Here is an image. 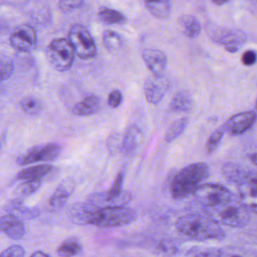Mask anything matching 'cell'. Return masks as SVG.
I'll return each mask as SVG.
<instances>
[{
  "label": "cell",
  "instance_id": "obj_34",
  "mask_svg": "<svg viewBox=\"0 0 257 257\" xmlns=\"http://www.w3.org/2000/svg\"><path fill=\"white\" fill-rule=\"evenodd\" d=\"M224 132L221 129L215 131L212 135H210L209 139L207 140L206 144V151L209 154L213 153L215 150L219 147L222 138H223Z\"/></svg>",
  "mask_w": 257,
  "mask_h": 257
},
{
  "label": "cell",
  "instance_id": "obj_1",
  "mask_svg": "<svg viewBox=\"0 0 257 257\" xmlns=\"http://www.w3.org/2000/svg\"><path fill=\"white\" fill-rule=\"evenodd\" d=\"M176 228L185 237L197 240H220L225 237L222 226L209 216L189 213L177 219Z\"/></svg>",
  "mask_w": 257,
  "mask_h": 257
},
{
  "label": "cell",
  "instance_id": "obj_2",
  "mask_svg": "<svg viewBox=\"0 0 257 257\" xmlns=\"http://www.w3.org/2000/svg\"><path fill=\"white\" fill-rule=\"evenodd\" d=\"M209 175L208 165L203 162L185 167L173 177L171 183V196L174 200H183L194 195Z\"/></svg>",
  "mask_w": 257,
  "mask_h": 257
},
{
  "label": "cell",
  "instance_id": "obj_37",
  "mask_svg": "<svg viewBox=\"0 0 257 257\" xmlns=\"http://www.w3.org/2000/svg\"><path fill=\"white\" fill-rule=\"evenodd\" d=\"M122 102V94L118 89L112 90L109 93L107 103L110 107L117 108L121 105Z\"/></svg>",
  "mask_w": 257,
  "mask_h": 257
},
{
  "label": "cell",
  "instance_id": "obj_21",
  "mask_svg": "<svg viewBox=\"0 0 257 257\" xmlns=\"http://www.w3.org/2000/svg\"><path fill=\"white\" fill-rule=\"evenodd\" d=\"M178 24L182 32L188 38H196L201 33V24L196 18L191 15L181 16L179 19Z\"/></svg>",
  "mask_w": 257,
  "mask_h": 257
},
{
  "label": "cell",
  "instance_id": "obj_43",
  "mask_svg": "<svg viewBox=\"0 0 257 257\" xmlns=\"http://www.w3.org/2000/svg\"><path fill=\"white\" fill-rule=\"evenodd\" d=\"M255 106H256V109H257V100H256V103H255Z\"/></svg>",
  "mask_w": 257,
  "mask_h": 257
},
{
  "label": "cell",
  "instance_id": "obj_31",
  "mask_svg": "<svg viewBox=\"0 0 257 257\" xmlns=\"http://www.w3.org/2000/svg\"><path fill=\"white\" fill-rule=\"evenodd\" d=\"M20 106L25 113L31 115H38L43 109L41 102L37 97L32 96L24 97L21 100Z\"/></svg>",
  "mask_w": 257,
  "mask_h": 257
},
{
  "label": "cell",
  "instance_id": "obj_24",
  "mask_svg": "<svg viewBox=\"0 0 257 257\" xmlns=\"http://www.w3.org/2000/svg\"><path fill=\"white\" fill-rule=\"evenodd\" d=\"M99 19L106 25H121L126 22V18L122 13L107 7H100L98 12Z\"/></svg>",
  "mask_w": 257,
  "mask_h": 257
},
{
  "label": "cell",
  "instance_id": "obj_9",
  "mask_svg": "<svg viewBox=\"0 0 257 257\" xmlns=\"http://www.w3.org/2000/svg\"><path fill=\"white\" fill-rule=\"evenodd\" d=\"M62 147L57 143H49L35 146L21 155L17 159L18 165H28L38 162H51L61 154Z\"/></svg>",
  "mask_w": 257,
  "mask_h": 257
},
{
  "label": "cell",
  "instance_id": "obj_42",
  "mask_svg": "<svg viewBox=\"0 0 257 257\" xmlns=\"http://www.w3.org/2000/svg\"><path fill=\"white\" fill-rule=\"evenodd\" d=\"M227 3H228V1H214L213 4H216L217 6H222L227 4Z\"/></svg>",
  "mask_w": 257,
  "mask_h": 257
},
{
  "label": "cell",
  "instance_id": "obj_41",
  "mask_svg": "<svg viewBox=\"0 0 257 257\" xmlns=\"http://www.w3.org/2000/svg\"><path fill=\"white\" fill-rule=\"evenodd\" d=\"M250 160L255 166L257 167V153H254V154L251 155Z\"/></svg>",
  "mask_w": 257,
  "mask_h": 257
},
{
  "label": "cell",
  "instance_id": "obj_26",
  "mask_svg": "<svg viewBox=\"0 0 257 257\" xmlns=\"http://www.w3.org/2000/svg\"><path fill=\"white\" fill-rule=\"evenodd\" d=\"M238 192L240 202L247 210L257 213V190L245 186H238Z\"/></svg>",
  "mask_w": 257,
  "mask_h": 257
},
{
  "label": "cell",
  "instance_id": "obj_38",
  "mask_svg": "<svg viewBox=\"0 0 257 257\" xmlns=\"http://www.w3.org/2000/svg\"><path fill=\"white\" fill-rule=\"evenodd\" d=\"M242 64L246 67L254 65L257 61V55L255 51L248 50L241 57Z\"/></svg>",
  "mask_w": 257,
  "mask_h": 257
},
{
  "label": "cell",
  "instance_id": "obj_33",
  "mask_svg": "<svg viewBox=\"0 0 257 257\" xmlns=\"http://www.w3.org/2000/svg\"><path fill=\"white\" fill-rule=\"evenodd\" d=\"M0 65H1V81L4 82L10 79L14 73L15 63L10 57L2 55L0 60Z\"/></svg>",
  "mask_w": 257,
  "mask_h": 257
},
{
  "label": "cell",
  "instance_id": "obj_35",
  "mask_svg": "<svg viewBox=\"0 0 257 257\" xmlns=\"http://www.w3.org/2000/svg\"><path fill=\"white\" fill-rule=\"evenodd\" d=\"M85 2L82 0H62L58 3V8L64 13H70L82 8Z\"/></svg>",
  "mask_w": 257,
  "mask_h": 257
},
{
  "label": "cell",
  "instance_id": "obj_40",
  "mask_svg": "<svg viewBox=\"0 0 257 257\" xmlns=\"http://www.w3.org/2000/svg\"><path fill=\"white\" fill-rule=\"evenodd\" d=\"M31 257H51L49 254L43 252V251H36L31 255Z\"/></svg>",
  "mask_w": 257,
  "mask_h": 257
},
{
  "label": "cell",
  "instance_id": "obj_15",
  "mask_svg": "<svg viewBox=\"0 0 257 257\" xmlns=\"http://www.w3.org/2000/svg\"><path fill=\"white\" fill-rule=\"evenodd\" d=\"M75 189V183L72 179L63 180L49 200V208L52 211H58L65 206L67 200Z\"/></svg>",
  "mask_w": 257,
  "mask_h": 257
},
{
  "label": "cell",
  "instance_id": "obj_17",
  "mask_svg": "<svg viewBox=\"0 0 257 257\" xmlns=\"http://www.w3.org/2000/svg\"><path fill=\"white\" fill-rule=\"evenodd\" d=\"M143 132L137 124H132L127 127L121 143V151L126 156L132 155L141 144Z\"/></svg>",
  "mask_w": 257,
  "mask_h": 257
},
{
  "label": "cell",
  "instance_id": "obj_13",
  "mask_svg": "<svg viewBox=\"0 0 257 257\" xmlns=\"http://www.w3.org/2000/svg\"><path fill=\"white\" fill-rule=\"evenodd\" d=\"M256 118V114L253 111L240 112L228 118L225 123V130L232 136L242 135L253 126Z\"/></svg>",
  "mask_w": 257,
  "mask_h": 257
},
{
  "label": "cell",
  "instance_id": "obj_6",
  "mask_svg": "<svg viewBox=\"0 0 257 257\" xmlns=\"http://www.w3.org/2000/svg\"><path fill=\"white\" fill-rule=\"evenodd\" d=\"M68 40L80 59L94 58L97 53L95 42L91 33L82 25H75L69 31Z\"/></svg>",
  "mask_w": 257,
  "mask_h": 257
},
{
  "label": "cell",
  "instance_id": "obj_3",
  "mask_svg": "<svg viewBox=\"0 0 257 257\" xmlns=\"http://www.w3.org/2000/svg\"><path fill=\"white\" fill-rule=\"evenodd\" d=\"M207 216L220 225L231 228H242L249 222V213L247 209L240 201H230L213 207L206 209Z\"/></svg>",
  "mask_w": 257,
  "mask_h": 257
},
{
  "label": "cell",
  "instance_id": "obj_28",
  "mask_svg": "<svg viewBox=\"0 0 257 257\" xmlns=\"http://www.w3.org/2000/svg\"><path fill=\"white\" fill-rule=\"evenodd\" d=\"M189 124V118L183 117L173 122L167 130L165 135V141L168 143L172 142L184 132Z\"/></svg>",
  "mask_w": 257,
  "mask_h": 257
},
{
  "label": "cell",
  "instance_id": "obj_22",
  "mask_svg": "<svg viewBox=\"0 0 257 257\" xmlns=\"http://www.w3.org/2000/svg\"><path fill=\"white\" fill-rule=\"evenodd\" d=\"M193 103V99L188 91H179L173 97L170 109L174 112H186L192 109Z\"/></svg>",
  "mask_w": 257,
  "mask_h": 257
},
{
  "label": "cell",
  "instance_id": "obj_36",
  "mask_svg": "<svg viewBox=\"0 0 257 257\" xmlns=\"http://www.w3.org/2000/svg\"><path fill=\"white\" fill-rule=\"evenodd\" d=\"M25 250L22 246L13 245L3 251L1 257H25Z\"/></svg>",
  "mask_w": 257,
  "mask_h": 257
},
{
  "label": "cell",
  "instance_id": "obj_16",
  "mask_svg": "<svg viewBox=\"0 0 257 257\" xmlns=\"http://www.w3.org/2000/svg\"><path fill=\"white\" fill-rule=\"evenodd\" d=\"M1 231L13 240H21L25 234V226L20 218L8 213L1 217Z\"/></svg>",
  "mask_w": 257,
  "mask_h": 257
},
{
  "label": "cell",
  "instance_id": "obj_8",
  "mask_svg": "<svg viewBox=\"0 0 257 257\" xmlns=\"http://www.w3.org/2000/svg\"><path fill=\"white\" fill-rule=\"evenodd\" d=\"M193 195L205 209L213 208L231 199L228 189L216 183H203Z\"/></svg>",
  "mask_w": 257,
  "mask_h": 257
},
{
  "label": "cell",
  "instance_id": "obj_39",
  "mask_svg": "<svg viewBox=\"0 0 257 257\" xmlns=\"http://www.w3.org/2000/svg\"><path fill=\"white\" fill-rule=\"evenodd\" d=\"M158 250L160 251L163 254L166 255H171L174 253L176 251L175 246L171 243V241L168 240H162L160 243L158 244Z\"/></svg>",
  "mask_w": 257,
  "mask_h": 257
},
{
  "label": "cell",
  "instance_id": "obj_30",
  "mask_svg": "<svg viewBox=\"0 0 257 257\" xmlns=\"http://www.w3.org/2000/svg\"><path fill=\"white\" fill-rule=\"evenodd\" d=\"M220 249L213 246H195L190 248L184 257H219Z\"/></svg>",
  "mask_w": 257,
  "mask_h": 257
},
{
  "label": "cell",
  "instance_id": "obj_25",
  "mask_svg": "<svg viewBox=\"0 0 257 257\" xmlns=\"http://www.w3.org/2000/svg\"><path fill=\"white\" fill-rule=\"evenodd\" d=\"M145 6L152 16L158 19H167L171 13V4L169 1L145 2Z\"/></svg>",
  "mask_w": 257,
  "mask_h": 257
},
{
  "label": "cell",
  "instance_id": "obj_32",
  "mask_svg": "<svg viewBox=\"0 0 257 257\" xmlns=\"http://www.w3.org/2000/svg\"><path fill=\"white\" fill-rule=\"evenodd\" d=\"M219 257H256L246 248L238 246H227L220 248Z\"/></svg>",
  "mask_w": 257,
  "mask_h": 257
},
{
  "label": "cell",
  "instance_id": "obj_14",
  "mask_svg": "<svg viewBox=\"0 0 257 257\" xmlns=\"http://www.w3.org/2000/svg\"><path fill=\"white\" fill-rule=\"evenodd\" d=\"M142 58L153 76H165L167 67V56L165 52L156 49H146L143 51Z\"/></svg>",
  "mask_w": 257,
  "mask_h": 257
},
{
  "label": "cell",
  "instance_id": "obj_18",
  "mask_svg": "<svg viewBox=\"0 0 257 257\" xmlns=\"http://www.w3.org/2000/svg\"><path fill=\"white\" fill-rule=\"evenodd\" d=\"M101 109V100L96 95H89L73 106L72 112L77 116H88L97 113Z\"/></svg>",
  "mask_w": 257,
  "mask_h": 257
},
{
  "label": "cell",
  "instance_id": "obj_10",
  "mask_svg": "<svg viewBox=\"0 0 257 257\" xmlns=\"http://www.w3.org/2000/svg\"><path fill=\"white\" fill-rule=\"evenodd\" d=\"M10 43L19 52L24 53L32 52L37 45V35L35 29L27 24L19 25L12 34Z\"/></svg>",
  "mask_w": 257,
  "mask_h": 257
},
{
  "label": "cell",
  "instance_id": "obj_5",
  "mask_svg": "<svg viewBox=\"0 0 257 257\" xmlns=\"http://www.w3.org/2000/svg\"><path fill=\"white\" fill-rule=\"evenodd\" d=\"M75 55L68 39H55L46 49V58L49 64L58 72L67 71L71 68Z\"/></svg>",
  "mask_w": 257,
  "mask_h": 257
},
{
  "label": "cell",
  "instance_id": "obj_4",
  "mask_svg": "<svg viewBox=\"0 0 257 257\" xmlns=\"http://www.w3.org/2000/svg\"><path fill=\"white\" fill-rule=\"evenodd\" d=\"M137 218V212L125 206L100 207L92 225L100 228L124 226L135 222Z\"/></svg>",
  "mask_w": 257,
  "mask_h": 257
},
{
  "label": "cell",
  "instance_id": "obj_23",
  "mask_svg": "<svg viewBox=\"0 0 257 257\" xmlns=\"http://www.w3.org/2000/svg\"><path fill=\"white\" fill-rule=\"evenodd\" d=\"M82 251V244L76 237L66 239L57 249L60 257H73L79 255Z\"/></svg>",
  "mask_w": 257,
  "mask_h": 257
},
{
  "label": "cell",
  "instance_id": "obj_19",
  "mask_svg": "<svg viewBox=\"0 0 257 257\" xmlns=\"http://www.w3.org/2000/svg\"><path fill=\"white\" fill-rule=\"evenodd\" d=\"M54 169L52 165L48 164L29 167L19 171L17 179L24 181H41L42 179L51 174Z\"/></svg>",
  "mask_w": 257,
  "mask_h": 257
},
{
  "label": "cell",
  "instance_id": "obj_11",
  "mask_svg": "<svg viewBox=\"0 0 257 257\" xmlns=\"http://www.w3.org/2000/svg\"><path fill=\"white\" fill-rule=\"evenodd\" d=\"M99 208L89 201L76 203L69 210V218L76 225H92Z\"/></svg>",
  "mask_w": 257,
  "mask_h": 257
},
{
  "label": "cell",
  "instance_id": "obj_29",
  "mask_svg": "<svg viewBox=\"0 0 257 257\" xmlns=\"http://www.w3.org/2000/svg\"><path fill=\"white\" fill-rule=\"evenodd\" d=\"M42 186V181H25L19 184L14 191L17 199L30 196L37 192Z\"/></svg>",
  "mask_w": 257,
  "mask_h": 257
},
{
  "label": "cell",
  "instance_id": "obj_27",
  "mask_svg": "<svg viewBox=\"0 0 257 257\" xmlns=\"http://www.w3.org/2000/svg\"><path fill=\"white\" fill-rule=\"evenodd\" d=\"M103 42L105 48L109 52H118L123 45V40L118 33L110 30H106L103 34Z\"/></svg>",
  "mask_w": 257,
  "mask_h": 257
},
{
  "label": "cell",
  "instance_id": "obj_20",
  "mask_svg": "<svg viewBox=\"0 0 257 257\" xmlns=\"http://www.w3.org/2000/svg\"><path fill=\"white\" fill-rule=\"evenodd\" d=\"M7 210L12 214L19 218L25 219H33L40 215V209L37 207H29L24 205L22 200L16 199L7 205Z\"/></svg>",
  "mask_w": 257,
  "mask_h": 257
},
{
  "label": "cell",
  "instance_id": "obj_12",
  "mask_svg": "<svg viewBox=\"0 0 257 257\" xmlns=\"http://www.w3.org/2000/svg\"><path fill=\"white\" fill-rule=\"evenodd\" d=\"M169 80L164 76H152L144 83V94L147 101L157 104L163 99L169 88Z\"/></svg>",
  "mask_w": 257,
  "mask_h": 257
},
{
  "label": "cell",
  "instance_id": "obj_7",
  "mask_svg": "<svg viewBox=\"0 0 257 257\" xmlns=\"http://www.w3.org/2000/svg\"><path fill=\"white\" fill-rule=\"evenodd\" d=\"M207 32L212 41L223 45L225 50L229 53L237 52L246 41V34L240 30L210 25L207 28Z\"/></svg>",
  "mask_w": 257,
  "mask_h": 257
}]
</instances>
